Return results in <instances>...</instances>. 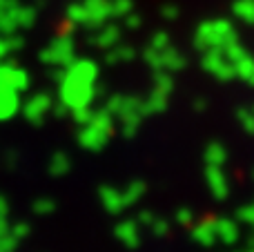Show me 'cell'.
Here are the masks:
<instances>
[{"instance_id":"obj_4","label":"cell","mask_w":254,"mask_h":252,"mask_svg":"<svg viewBox=\"0 0 254 252\" xmlns=\"http://www.w3.org/2000/svg\"><path fill=\"white\" fill-rule=\"evenodd\" d=\"M201 67L212 74L214 78L219 80H232L237 78V71H234V65L225 58L223 49H207L203 52V58H201Z\"/></svg>"},{"instance_id":"obj_25","label":"cell","mask_w":254,"mask_h":252,"mask_svg":"<svg viewBox=\"0 0 254 252\" xmlns=\"http://www.w3.org/2000/svg\"><path fill=\"white\" fill-rule=\"evenodd\" d=\"M223 54H225V58H228L230 63H237L241 56H246L248 54V49L243 47L239 40H234V43H230V45H225L223 47Z\"/></svg>"},{"instance_id":"obj_7","label":"cell","mask_w":254,"mask_h":252,"mask_svg":"<svg viewBox=\"0 0 254 252\" xmlns=\"http://www.w3.org/2000/svg\"><path fill=\"white\" fill-rule=\"evenodd\" d=\"M119 43H121V27L119 25L105 22V25L92 29V34H89V45H94V47H98V49H105V52Z\"/></svg>"},{"instance_id":"obj_30","label":"cell","mask_w":254,"mask_h":252,"mask_svg":"<svg viewBox=\"0 0 254 252\" xmlns=\"http://www.w3.org/2000/svg\"><path fill=\"white\" fill-rule=\"evenodd\" d=\"M140 129V121H121V134L125 138H134Z\"/></svg>"},{"instance_id":"obj_12","label":"cell","mask_w":254,"mask_h":252,"mask_svg":"<svg viewBox=\"0 0 254 252\" xmlns=\"http://www.w3.org/2000/svg\"><path fill=\"white\" fill-rule=\"evenodd\" d=\"M214 228H216V237H219V241L221 244H225V246L237 244L239 237H241V230H239L237 219H230V217L214 219Z\"/></svg>"},{"instance_id":"obj_6","label":"cell","mask_w":254,"mask_h":252,"mask_svg":"<svg viewBox=\"0 0 254 252\" xmlns=\"http://www.w3.org/2000/svg\"><path fill=\"white\" fill-rule=\"evenodd\" d=\"M112 134L105 132V129H98L94 127V125H83L78 132V143L83 150H89V152H101L103 147L107 145V141H110Z\"/></svg>"},{"instance_id":"obj_3","label":"cell","mask_w":254,"mask_h":252,"mask_svg":"<svg viewBox=\"0 0 254 252\" xmlns=\"http://www.w3.org/2000/svg\"><path fill=\"white\" fill-rule=\"evenodd\" d=\"M143 58H145V63L152 67V71H170V74H176V71L185 69V65H188V58H185L179 49L172 47V45L167 49H163V52L147 47Z\"/></svg>"},{"instance_id":"obj_27","label":"cell","mask_w":254,"mask_h":252,"mask_svg":"<svg viewBox=\"0 0 254 252\" xmlns=\"http://www.w3.org/2000/svg\"><path fill=\"white\" fill-rule=\"evenodd\" d=\"M234 219L241 223H248V226L254 230V203H248V205H243V208H239Z\"/></svg>"},{"instance_id":"obj_10","label":"cell","mask_w":254,"mask_h":252,"mask_svg":"<svg viewBox=\"0 0 254 252\" xmlns=\"http://www.w3.org/2000/svg\"><path fill=\"white\" fill-rule=\"evenodd\" d=\"M98 199H101V205L110 214H123L127 210L123 190H116V188H112V186H103L101 190H98Z\"/></svg>"},{"instance_id":"obj_2","label":"cell","mask_w":254,"mask_h":252,"mask_svg":"<svg viewBox=\"0 0 254 252\" xmlns=\"http://www.w3.org/2000/svg\"><path fill=\"white\" fill-rule=\"evenodd\" d=\"M58 83H61V89H58L61 103L69 112L78 110V107H89L92 101L96 98V94H101V87H96V83L71 78V76H67V74H63V78L58 80Z\"/></svg>"},{"instance_id":"obj_9","label":"cell","mask_w":254,"mask_h":252,"mask_svg":"<svg viewBox=\"0 0 254 252\" xmlns=\"http://www.w3.org/2000/svg\"><path fill=\"white\" fill-rule=\"evenodd\" d=\"M114 237L125 246V248L134 250L140 246V226L136 223V219H125L114 228Z\"/></svg>"},{"instance_id":"obj_1","label":"cell","mask_w":254,"mask_h":252,"mask_svg":"<svg viewBox=\"0 0 254 252\" xmlns=\"http://www.w3.org/2000/svg\"><path fill=\"white\" fill-rule=\"evenodd\" d=\"M239 40L237 29L228 18H214V20H203L194 31V47L198 52L207 49H223L225 45Z\"/></svg>"},{"instance_id":"obj_24","label":"cell","mask_w":254,"mask_h":252,"mask_svg":"<svg viewBox=\"0 0 254 252\" xmlns=\"http://www.w3.org/2000/svg\"><path fill=\"white\" fill-rule=\"evenodd\" d=\"M49 170H52L54 177H63V174L69 172V156L67 154H56L52 161V165H49Z\"/></svg>"},{"instance_id":"obj_20","label":"cell","mask_w":254,"mask_h":252,"mask_svg":"<svg viewBox=\"0 0 254 252\" xmlns=\"http://www.w3.org/2000/svg\"><path fill=\"white\" fill-rule=\"evenodd\" d=\"M49 107H52V101H49V96H36L34 101L29 103V107H27V116H29L31 121H40Z\"/></svg>"},{"instance_id":"obj_31","label":"cell","mask_w":254,"mask_h":252,"mask_svg":"<svg viewBox=\"0 0 254 252\" xmlns=\"http://www.w3.org/2000/svg\"><path fill=\"white\" fill-rule=\"evenodd\" d=\"M149 230H152V235L154 237H165L167 232H170V223L165 221V219H154L152 221V226H149Z\"/></svg>"},{"instance_id":"obj_22","label":"cell","mask_w":254,"mask_h":252,"mask_svg":"<svg viewBox=\"0 0 254 252\" xmlns=\"http://www.w3.org/2000/svg\"><path fill=\"white\" fill-rule=\"evenodd\" d=\"M152 89H158V92L170 96L172 89H174V78H172L170 71H154V87Z\"/></svg>"},{"instance_id":"obj_14","label":"cell","mask_w":254,"mask_h":252,"mask_svg":"<svg viewBox=\"0 0 254 252\" xmlns=\"http://www.w3.org/2000/svg\"><path fill=\"white\" fill-rule=\"evenodd\" d=\"M167 94L158 92V89H152V92L147 94V98H143V112L145 116L149 114H161V112L167 110Z\"/></svg>"},{"instance_id":"obj_32","label":"cell","mask_w":254,"mask_h":252,"mask_svg":"<svg viewBox=\"0 0 254 252\" xmlns=\"http://www.w3.org/2000/svg\"><path fill=\"white\" fill-rule=\"evenodd\" d=\"M176 223H179V226H192L194 223V212L190 208H181L179 212H176Z\"/></svg>"},{"instance_id":"obj_38","label":"cell","mask_w":254,"mask_h":252,"mask_svg":"<svg viewBox=\"0 0 254 252\" xmlns=\"http://www.w3.org/2000/svg\"><path fill=\"white\" fill-rule=\"evenodd\" d=\"M252 179H254V170H252Z\"/></svg>"},{"instance_id":"obj_36","label":"cell","mask_w":254,"mask_h":252,"mask_svg":"<svg viewBox=\"0 0 254 252\" xmlns=\"http://www.w3.org/2000/svg\"><path fill=\"white\" fill-rule=\"evenodd\" d=\"M205 107H207V101H205V98H196V101H194V110H196V112H203Z\"/></svg>"},{"instance_id":"obj_17","label":"cell","mask_w":254,"mask_h":252,"mask_svg":"<svg viewBox=\"0 0 254 252\" xmlns=\"http://www.w3.org/2000/svg\"><path fill=\"white\" fill-rule=\"evenodd\" d=\"M232 65H234V71H237V78H241L243 83H248V85H254V58L250 54L241 56L237 63H232Z\"/></svg>"},{"instance_id":"obj_21","label":"cell","mask_w":254,"mask_h":252,"mask_svg":"<svg viewBox=\"0 0 254 252\" xmlns=\"http://www.w3.org/2000/svg\"><path fill=\"white\" fill-rule=\"evenodd\" d=\"M87 7L83 2H74L67 7V20L74 22V25H80V27H87Z\"/></svg>"},{"instance_id":"obj_35","label":"cell","mask_w":254,"mask_h":252,"mask_svg":"<svg viewBox=\"0 0 254 252\" xmlns=\"http://www.w3.org/2000/svg\"><path fill=\"white\" fill-rule=\"evenodd\" d=\"M123 20H125V27H129V29H136V27H140V22H143V20H140L138 13H134V11L127 13Z\"/></svg>"},{"instance_id":"obj_26","label":"cell","mask_w":254,"mask_h":252,"mask_svg":"<svg viewBox=\"0 0 254 252\" xmlns=\"http://www.w3.org/2000/svg\"><path fill=\"white\" fill-rule=\"evenodd\" d=\"M237 119H239L241 127L246 129L248 134H254V112L252 110H246V107H241V110L237 112Z\"/></svg>"},{"instance_id":"obj_29","label":"cell","mask_w":254,"mask_h":252,"mask_svg":"<svg viewBox=\"0 0 254 252\" xmlns=\"http://www.w3.org/2000/svg\"><path fill=\"white\" fill-rule=\"evenodd\" d=\"M92 114H94L92 107H78V110H71V116H74L76 125H80V127L92 121Z\"/></svg>"},{"instance_id":"obj_8","label":"cell","mask_w":254,"mask_h":252,"mask_svg":"<svg viewBox=\"0 0 254 252\" xmlns=\"http://www.w3.org/2000/svg\"><path fill=\"white\" fill-rule=\"evenodd\" d=\"M205 181L210 188L212 196L216 201H225L230 194V186H228V177H225L223 168H214V165H205Z\"/></svg>"},{"instance_id":"obj_34","label":"cell","mask_w":254,"mask_h":252,"mask_svg":"<svg viewBox=\"0 0 254 252\" xmlns=\"http://www.w3.org/2000/svg\"><path fill=\"white\" fill-rule=\"evenodd\" d=\"M161 13H163L165 20H176V18H179V7H174V4H165V7L161 9Z\"/></svg>"},{"instance_id":"obj_13","label":"cell","mask_w":254,"mask_h":252,"mask_svg":"<svg viewBox=\"0 0 254 252\" xmlns=\"http://www.w3.org/2000/svg\"><path fill=\"white\" fill-rule=\"evenodd\" d=\"M192 239L196 241L198 246H203V248H212V246L219 241L216 228H214V219H205V221L196 223V226L192 228Z\"/></svg>"},{"instance_id":"obj_37","label":"cell","mask_w":254,"mask_h":252,"mask_svg":"<svg viewBox=\"0 0 254 252\" xmlns=\"http://www.w3.org/2000/svg\"><path fill=\"white\" fill-rule=\"evenodd\" d=\"M38 210H40V212H52V210H54V203L45 201V203H40V205H38Z\"/></svg>"},{"instance_id":"obj_39","label":"cell","mask_w":254,"mask_h":252,"mask_svg":"<svg viewBox=\"0 0 254 252\" xmlns=\"http://www.w3.org/2000/svg\"><path fill=\"white\" fill-rule=\"evenodd\" d=\"M252 112H254V107H252Z\"/></svg>"},{"instance_id":"obj_19","label":"cell","mask_w":254,"mask_h":252,"mask_svg":"<svg viewBox=\"0 0 254 252\" xmlns=\"http://www.w3.org/2000/svg\"><path fill=\"white\" fill-rule=\"evenodd\" d=\"M123 196H125L127 208H129V205H134V203H138V201L145 196V181H140V179H134V181H131L129 186L123 190Z\"/></svg>"},{"instance_id":"obj_18","label":"cell","mask_w":254,"mask_h":252,"mask_svg":"<svg viewBox=\"0 0 254 252\" xmlns=\"http://www.w3.org/2000/svg\"><path fill=\"white\" fill-rule=\"evenodd\" d=\"M232 13H234V18H239L246 25L254 27V0H234Z\"/></svg>"},{"instance_id":"obj_16","label":"cell","mask_w":254,"mask_h":252,"mask_svg":"<svg viewBox=\"0 0 254 252\" xmlns=\"http://www.w3.org/2000/svg\"><path fill=\"white\" fill-rule=\"evenodd\" d=\"M203 159H205V165H214V168H223L225 161H228V150L221 145L219 141L210 143L203 152Z\"/></svg>"},{"instance_id":"obj_33","label":"cell","mask_w":254,"mask_h":252,"mask_svg":"<svg viewBox=\"0 0 254 252\" xmlns=\"http://www.w3.org/2000/svg\"><path fill=\"white\" fill-rule=\"evenodd\" d=\"M154 214L149 212V210H143V212H138V217H136V223H138V226H145V228H149L152 226V221H154Z\"/></svg>"},{"instance_id":"obj_15","label":"cell","mask_w":254,"mask_h":252,"mask_svg":"<svg viewBox=\"0 0 254 252\" xmlns=\"http://www.w3.org/2000/svg\"><path fill=\"white\" fill-rule=\"evenodd\" d=\"M136 52L134 47H129V45H114V47L107 49L105 54V63H110V65H119V63H129L134 61Z\"/></svg>"},{"instance_id":"obj_28","label":"cell","mask_w":254,"mask_h":252,"mask_svg":"<svg viewBox=\"0 0 254 252\" xmlns=\"http://www.w3.org/2000/svg\"><path fill=\"white\" fill-rule=\"evenodd\" d=\"M170 34H165V31H156V34L152 36V40H149V45L147 47H152V49H158V52H163V49H167L170 47Z\"/></svg>"},{"instance_id":"obj_11","label":"cell","mask_w":254,"mask_h":252,"mask_svg":"<svg viewBox=\"0 0 254 252\" xmlns=\"http://www.w3.org/2000/svg\"><path fill=\"white\" fill-rule=\"evenodd\" d=\"M85 7H87V29H96V27L105 25L112 18L110 11V0H85Z\"/></svg>"},{"instance_id":"obj_23","label":"cell","mask_w":254,"mask_h":252,"mask_svg":"<svg viewBox=\"0 0 254 252\" xmlns=\"http://www.w3.org/2000/svg\"><path fill=\"white\" fill-rule=\"evenodd\" d=\"M110 11L112 18H125L129 11H134L131 0H110Z\"/></svg>"},{"instance_id":"obj_5","label":"cell","mask_w":254,"mask_h":252,"mask_svg":"<svg viewBox=\"0 0 254 252\" xmlns=\"http://www.w3.org/2000/svg\"><path fill=\"white\" fill-rule=\"evenodd\" d=\"M74 40L69 36H58L52 45L43 52V61L49 63L54 67H67L71 61H74Z\"/></svg>"}]
</instances>
